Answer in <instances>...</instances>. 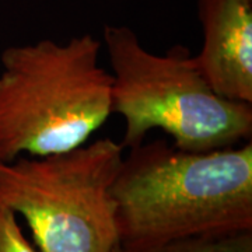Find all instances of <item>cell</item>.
Here are the masks:
<instances>
[{
  "instance_id": "8992f818",
  "label": "cell",
  "mask_w": 252,
  "mask_h": 252,
  "mask_svg": "<svg viewBox=\"0 0 252 252\" xmlns=\"http://www.w3.org/2000/svg\"><path fill=\"white\" fill-rule=\"evenodd\" d=\"M115 252H252V230L196 235L140 245L119 244Z\"/></svg>"
},
{
  "instance_id": "7a4b0ae2",
  "label": "cell",
  "mask_w": 252,
  "mask_h": 252,
  "mask_svg": "<svg viewBox=\"0 0 252 252\" xmlns=\"http://www.w3.org/2000/svg\"><path fill=\"white\" fill-rule=\"evenodd\" d=\"M90 34L41 39L0 55V161L83 146L112 115L111 73Z\"/></svg>"
},
{
  "instance_id": "6da1fadb",
  "label": "cell",
  "mask_w": 252,
  "mask_h": 252,
  "mask_svg": "<svg viewBox=\"0 0 252 252\" xmlns=\"http://www.w3.org/2000/svg\"><path fill=\"white\" fill-rule=\"evenodd\" d=\"M111 195L122 245L252 230V139L212 152L144 140L124 156Z\"/></svg>"
},
{
  "instance_id": "52a82bcc",
  "label": "cell",
  "mask_w": 252,
  "mask_h": 252,
  "mask_svg": "<svg viewBox=\"0 0 252 252\" xmlns=\"http://www.w3.org/2000/svg\"><path fill=\"white\" fill-rule=\"evenodd\" d=\"M0 252H39L24 237L17 215L0 203Z\"/></svg>"
},
{
  "instance_id": "3957f363",
  "label": "cell",
  "mask_w": 252,
  "mask_h": 252,
  "mask_svg": "<svg viewBox=\"0 0 252 252\" xmlns=\"http://www.w3.org/2000/svg\"><path fill=\"white\" fill-rule=\"evenodd\" d=\"M102 41L112 76L111 111L125 122L119 142L125 150L143 143L154 129L188 152L251 140L252 104L217 94L185 46L153 54L125 26H105Z\"/></svg>"
},
{
  "instance_id": "5b68a950",
  "label": "cell",
  "mask_w": 252,
  "mask_h": 252,
  "mask_svg": "<svg viewBox=\"0 0 252 252\" xmlns=\"http://www.w3.org/2000/svg\"><path fill=\"white\" fill-rule=\"evenodd\" d=\"M200 72L225 98L252 104V0H198Z\"/></svg>"
},
{
  "instance_id": "277c9868",
  "label": "cell",
  "mask_w": 252,
  "mask_h": 252,
  "mask_svg": "<svg viewBox=\"0 0 252 252\" xmlns=\"http://www.w3.org/2000/svg\"><path fill=\"white\" fill-rule=\"evenodd\" d=\"M124 147L109 137L0 161V203L21 215L39 252H115L111 195Z\"/></svg>"
}]
</instances>
